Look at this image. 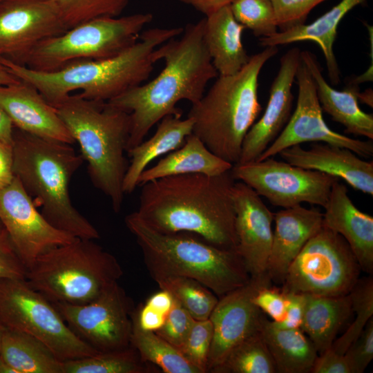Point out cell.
Segmentation results:
<instances>
[{
  "mask_svg": "<svg viewBox=\"0 0 373 373\" xmlns=\"http://www.w3.org/2000/svg\"><path fill=\"white\" fill-rule=\"evenodd\" d=\"M70 145L14 127L13 173L50 224L75 238L97 240L99 231L70 200V182L84 159Z\"/></svg>",
  "mask_w": 373,
  "mask_h": 373,
  "instance_id": "obj_4",
  "label": "cell"
},
{
  "mask_svg": "<svg viewBox=\"0 0 373 373\" xmlns=\"http://www.w3.org/2000/svg\"><path fill=\"white\" fill-rule=\"evenodd\" d=\"M232 195L237 251L251 277L264 275L271 251L274 213L253 189L241 181L235 182Z\"/></svg>",
  "mask_w": 373,
  "mask_h": 373,
  "instance_id": "obj_18",
  "label": "cell"
},
{
  "mask_svg": "<svg viewBox=\"0 0 373 373\" xmlns=\"http://www.w3.org/2000/svg\"><path fill=\"white\" fill-rule=\"evenodd\" d=\"M271 283L267 273L251 277L244 286L220 297L209 317L213 334L207 372L218 366L236 345L260 329L264 316L252 297L261 287Z\"/></svg>",
  "mask_w": 373,
  "mask_h": 373,
  "instance_id": "obj_17",
  "label": "cell"
},
{
  "mask_svg": "<svg viewBox=\"0 0 373 373\" xmlns=\"http://www.w3.org/2000/svg\"><path fill=\"white\" fill-rule=\"evenodd\" d=\"M193 121L182 115H168L158 123L153 135L129 149L126 153L131 162L124 182V194L133 192L138 186L141 173L154 160L181 146L186 138L192 134Z\"/></svg>",
  "mask_w": 373,
  "mask_h": 373,
  "instance_id": "obj_27",
  "label": "cell"
},
{
  "mask_svg": "<svg viewBox=\"0 0 373 373\" xmlns=\"http://www.w3.org/2000/svg\"><path fill=\"white\" fill-rule=\"evenodd\" d=\"M300 52L295 47L281 57L279 70L271 85L265 113L246 134L237 164L258 160L289 121L294 99L291 88L301 61Z\"/></svg>",
  "mask_w": 373,
  "mask_h": 373,
  "instance_id": "obj_19",
  "label": "cell"
},
{
  "mask_svg": "<svg viewBox=\"0 0 373 373\" xmlns=\"http://www.w3.org/2000/svg\"><path fill=\"white\" fill-rule=\"evenodd\" d=\"M245 29L236 20L230 5L204 18V39L218 75H233L248 63L250 57L242 41Z\"/></svg>",
  "mask_w": 373,
  "mask_h": 373,
  "instance_id": "obj_26",
  "label": "cell"
},
{
  "mask_svg": "<svg viewBox=\"0 0 373 373\" xmlns=\"http://www.w3.org/2000/svg\"><path fill=\"white\" fill-rule=\"evenodd\" d=\"M231 170L218 175L188 173L147 182L140 185L135 212L159 232L192 233L219 248L237 251L232 195L236 180Z\"/></svg>",
  "mask_w": 373,
  "mask_h": 373,
  "instance_id": "obj_1",
  "label": "cell"
},
{
  "mask_svg": "<svg viewBox=\"0 0 373 373\" xmlns=\"http://www.w3.org/2000/svg\"><path fill=\"white\" fill-rule=\"evenodd\" d=\"M231 171L236 180L249 186L272 205L283 209L303 202L324 207L333 184L340 180L334 175L296 166L273 157L236 164Z\"/></svg>",
  "mask_w": 373,
  "mask_h": 373,
  "instance_id": "obj_12",
  "label": "cell"
},
{
  "mask_svg": "<svg viewBox=\"0 0 373 373\" xmlns=\"http://www.w3.org/2000/svg\"><path fill=\"white\" fill-rule=\"evenodd\" d=\"M13 133L14 126L11 120L0 108V140L8 145L12 146Z\"/></svg>",
  "mask_w": 373,
  "mask_h": 373,
  "instance_id": "obj_49",
  "label": "cell"
},
{
  "mask_svg": "<svg viewBox=\"0 0 373 373\" xmlns=\"http://www.w3.org/2000/svg\"><path fill=\"white\" fill-rule=\"evenodd\" d=\"M124 222L135 238L155 281L167 277H187L221 297L250 280L245 262L236 250L219 248L192 233L159 232L135 211L127 215Z\"/></svg>",
  "mask_w": 373,
  "mask_h": 373,
  "instance_id": "obj_5",
  "label": "cell"
},
{
  "mask_svg": "<svg viewBox=\"0 0 373 373\" xmlns=\"http://www.w3.org/2000/svg\"><path fill=\"white\" fill-rule=\"evenodd\" d=\"M302 61L309 70L323 111L345 127V133L373 140V115L363 111L358 105L356 84H350L343 90L329 86L325 79L316 56L310 51L300 52Z\"/></svg>",
  "mask_w": 373,
  "mask_h": 373,
  "instance_id": "obj_24",
  "label": "cell"
},
{
  "mask_svg": "<svg viewBox=\"0 0 373 373\" xmlns=\"http://www.w3.org/2000/svg\"><path fill=\"white\" fill-rule=\"evenodd\" d=\"M159 369L142 361L131 345L115 351L63 361V373H155Z\"/></svg>",
  "mask_w": 373,
  "mask_h": 373,
  "instance_id": "obj_33",
  "label": "cell"
},
{
  "mask_svg": "<svg viewBox=\"0 0 373 373\" xmlns=\"http://www.w3.org/2000/svg\"><path fill=\"white\" fill-rule=\"evenodd\" d=\"M0 323L33 336L61 361L98 352L69 328L55 305L23 278H0Z\"/></svg>",
  "mask_w": 373,
  "mask_h": 373,
  "instance_id": "obj_10",
  "label": "cell"
},
{
  "mask_svg": "<svg viewBox=\"0 0 373 373\" xmlns=\"http://www.w3.org/2000/svg\"><path fill=\"white\" fill-rule=\"evenodd\" d=\"M373 92L372 88H368L364 92L358 93V100L361 102L368 105L369 106H373Z\"/></svg>",
  "mask_w": 373,
  "mask_h": 373,
  "instance_id": "obj_51",
  "label": "cell"
},
{
  "mask_svg": "<svg viewBox=\"0 0 373 373\" xmlns=\"http://www.w3.org/2000/svg\"><path fill=\"white\" fill-rule=\"evenodd\" d=\"M204 19L187 25L181 37L155 50L164 67L149 82L132 88L108 101L127 111L131 131L126 152L144 141L151 128L168 115H182L176 107L181 100L191 104L204 94L209 82L218 76L204 39Z\"/></svg>",
  "mask_w": 373,
  "mask_h": 373,
  "instance_id": "obj_2",
  "label": "cell"
},
{
  "mask_svg": "<svg viewBox=\"0 0 373 373\" xmlns=\"http://www.w3.org/2000/svg\"><path fill=\"white\" fill-rule=\"evenodd\" d=\"M12 146L0 140V189L14 179Z\"/></svg>",
  "mask_w": 373,
  "mask_h": 373,
  "instance_id": "obj_47",
  "label": "cell"
},
{
  "mask_svg": "<svg viewBox=\"0 0 373 373\" xmlns=\"http://www.w3.org/2000/svg\"><path fill=\"white\" fill-rule=\"evenodd\" d=\"M67 29L101 17H118L128 0H52Z\"/></svg>",
  "mask_w": 373,
  "mask_h": 373,
  "instance_id": "obj_37",
  "label": "cell"
},
{
  "mask_svg": "<svg viewBox=\"0 0 373 373\" xmlns=\"http://www.w3.org/2000/svg\"><path fill=\"white\" fill-rule=\"evenodd\" d=\"M52 303L73 332L97 352L119 350L131 345L135 308L118 282L87 303Z\"/></svg>",
  "mask_w": 373,
  "mask_h": 373,
  "instance_id": "obj_13",
  "label": "cell"
},
{
  "mask_svg": "<svg viewBox=\"0 0 373 373\" xmlns=\"http://www.w3.org/2000/svg\"><path fill=\"white\" fill-rule=\"evenodd\" d=\"M19 80L9 73L6 68L0 64V85H10L18 82Z\"/></svg>",
  "mask_w": 373,
  "mask_h": 373,
  "instance_id": "obj_50",
  "label": "cell"
},
{
  "mask_svg": "<svg viewBox=\"0 0 373 373\" xmlns=\"http://www.w3.org/2000/svg\"><path fill=\"white\" fill-rule=\"evenodd\" d=\"M152 20V14L146 12L86 21L41 41L24 66L53 71L75 61L112 57L135 44Z\"/></svg>",
  "mask_w": 373,
  "mask_h": 373,
  "instance_id": "obj_9",
  "label": "cell"
},
{
  "mask_svg": "<svg viewBox=\"0 0 373 373\" xmlns=\"http://www.w3.org/2000/svg\"><path fill=\"white\" fill-rule=\"evenodd\" d=\"M230 8L236 20L255 37H266L278 32L271 0H234Z\"/></svg>",
  "mask_w": 373,
  "mask_h": 373,
  "instance_id": "obj_38",
  "label": "cell"
},
{
  "mask_svg": "<svg viewBox=\"0 0 373 373\" xmlns=\"http://www.w3.org/2000/svg\"><path fill=\"white\" fill-rule=\"evenodd\" d=\"M131 345L141 359L165 373H200L175 347L155 332L140 329L132 321Z\"/></svg>",
  "mask_w": 373,
  "mask_h": 373,
  "instance_id": "obj_32",
  "label": "cell"
},
{
  "mask_svg": "<svg viewBox=\"0 0 373 373\" xmlns=\"http://www.w3.org/2000/svg\"><path fill=\"white\" fill-rule=\"evenodd\" d=\"M5 329L6 327L0 323V347H1V338H2Z\"/></svg>",
  "mask_w": 373,
  "mask_h": 373,
  "instance_id": "obj_53",
  "label": "cell"
},
{
  "mask_svg": "<svg viewBox=\"0 0 373 373\" xmlns=\"http://www.w3.org/2000/svg\"><path fill=\"white\" fill-rule=\"evenodd\" d=\"M361 269L346 240L323 225L289 266L283 292L324 296L348 294Z\"/></svg>",
  "mask_w": 373,
  "mask_h": 373,
  "instance_id": "obj_11",
  "label": "cell"
},
{
  "mask_svg": "<svg viewBox=\"0 0 373 373\" xmlns=\"http://www.w3.org/2000/svg\"><path fill=\"white\" fill-rule=\"evenodd\" d=\"M0 373H16L15 371L10 367L1 357H0Z\"/></svg>",
  "mask_w": 373,
  "mask_h": 373,
  "instance_id": "obj_52",
  "label": "cell"
},
{
  "mask_svg": "<svg viewBox=\"0 0 373 373\" xmlns=\"http://www.w3.org/2000/svg\"><path fill=\"white\" fill-rule=\"evenodd\" d=\"M0 222L27 269L48 249L77 238L50 224L16 177L0 189Z\"/></svg>",
  "mask_w": 373,
  "mask_h": 373,
  "instance_id": "obj_15",
  "label": "cell"
},
{
  "mask_svg": "<svg viewBox=\"0 0 373 373\" xmlns=\"http://www.w3.org/2000/svg\"><path fill=\"white\" fill-rule=\"evenodd\" d=\"M278 155L292 165L334 175L352 188L373 195V162L360 158L347 148L316 142L309 149L294 145Z\"/></svg>",
  "mask_w": 373,
  "mask_h": 373,
  "instance_id": "obj_21",
  "label": "cell"
},
{
  "mask_svg": "<svg viewBox=\"0 0 373 373\" xmlns=\"http://www.w3.org/2000/svg\"><path fill=\"white\" fill-rule=\"evenodd\" d=\"M0 108L19 130L48 140L75 142L56 108L26 82L0 85Z\"/></svg>",
  "mask_w": 373,
  "mask_h": 373,
  "instance_id": "obj_20",
  "label": "cell"
},
{
  "mask_svg": "<svg viewBox=\"0 0 373 373\" xmlns=\"http://www.w3.org/2000/svg\"><path fill=\"white\" fill-rule=\"evenodd\" d=\"M323 225L340 234L348 243L361 271L373 272V217L359 210L339 180L332 188L323 207Z\"/></svg>",
  "mask_w": 373,
  "mask_h": 373,
  "instance_id": "obj_23",
  "label": "cell"
},
{
  "mask_svg": "<svg viewBox=\"0 0 373 373\" xmlns=\"http://www.w3.org/2000/svg\"><path fill=\"white\" fill-rule=\"evenodd\" d=\"M27 268L15 249L0 222V278L26 279Z\"/></svg>",
  "mask_w": 373,
  "mask_h": 373,
  "instance_id": "obj_44",
  "label": "cell"
},
{
  "mask_svg": "<svg viewBox=\"0 0 373 373\" xmlns=\"http://www.w3.org/2000/svg\"><path fill=\"white\" fill-rule=\"evenodd\" d=\"M0 357L16 373H63V361L39 339L6 328Z\"/></svg>",
  "mask_w": 373,
  "mask_h": 373,
  "instance_id": "obj_31",
  "label": "cell"
},
{
  "mask_svg": "<svg viewBox=\"0 0 373 373\" xmlns=\"http://www.w3.org/2000/svg\"><path fill=\"white\" fill-rule=\"evenodd\" d=\"M278 51L277 46L265 47L238 73L218 75L189 111L187 117L193 121L192 133L233 165L238 162L243 140L262 110L258 97L260 70Z\"/></svg>",
  "mask_w": 373,
  "mask_h": 373,
  "instance_id": "obj_6",
  "label": "cell"
},
{
  "mask_svg": "<svg viewBox=\"0 0 373 373\" xmlns=\"http://www.w3.org/2000/svg\"><path fill=\"white\" fill-rule=\"evenodd\" d=\"M351 373H363L373 358V318L344 353Z\"/></svg>",
  "mask_w": 373,
  "mask_h": 373,
  "instance_id": "obj_42",
  "label": "cell"
},
{
  "mask_svg": "<svg viewBox=\"0 0 373 373\" xmlns=\"http://www.w3.org/2000/svg\"><path fill=\"white\" fill-rule=\"evenodd\" d=\"M296 79L298 98L296 108L280 133L258 160L278 155L282 150L305 142H323L345 147L363 157L373 155V143L334 131L325 123L313 77L302 61Z\"/></svg>",
  "mask_w": 373,
  "mask_h": 373,
  "instance_id": "obj_14",
  "label": "cell"
},
{
  "mask_svg": "<svg viewBox=\"0 0 373 373\" xmlns=\"http://www.w3.org/2000/svg\"><path fill=\"white\" fill-rule=\"evenodd\" d=\"M354 321L344 334L335 339L332 348L344 354L349 346L359 336L367 322L373 316V280L372 277L359 278L349 293Z\"/></svg>",
  "mask_w": 373,
  "mask_h": 373,
  "instance_id": "obj_36",
  "label": "cell"
},
{
  "mask_svg": "<svg viewBox=\"0 0 373 373\" xmlns=\"http://www.w3.org/2000/svg\"><path fill=\"white\" fill-rule=\"evenodd\" d=\"M366 0H342L336 6L309 24H301L284 31H278L259 39L262 46H278L297 41H311L316 43L325 57L328 76L331 82H340V70L334 53V43L338 26L343 17L354 8Z\"/></svg>",
  "mask_w": 373,
  "mask_h": 373,
  "instance_id": "obj_25",
  "label": "cell"
},
{
  "mask_svg": "<svg viewBox=\"0 0 373 373\" xmlns=\"http://www.w3.org/2000/svg\"><path fill=\"white\" fill-rule=\"evenodd\" d=\"M305 295L300 329L318 354L330 348L342 326L352 313L350 294L339 296Z\"/></svg>",
  "mask_w": 373,
  "mask_h": 373,
  "instance_id": "obj_29",
  "label": "cell"
},
{
  "mask_svg": "<svg viewBox=\"0 0 373 373\" xmlns=\"http://www.w3.org/2000/svg\"><path fill=\"white\" fill-rule=\"evenodd\" d=\"M275 227L267 273L272 282L282 284L287 269L307 241L323 225V213L301 204L274 213Z\"/></svg>",
  "mask_w": 373,
  "mask_h": 373,
  "instance_id": "obj_22",
  "label": "cell"
},
{
  "mask_svg": "<svg viewBox=\"0 0 373 373\" xmlns=\"http://www.w3.org/2000/svg\"><path fill=\"white\" fill-rule=\"evenodd\" d=\"M94 240L75 238L48 249L27 269L26 281L52 303L91 301L123 275L117 259Z\"/></svg>",
  "mask_w": 373,
  "mask_h": 373,
  "instance_id": "obj_8",
  "label": "cell"
},
{
  "mask_svg": "<svg viewBox=\"0 0 373 373\" xmlns=\"http://www.w3.org/2000/svg\"><path fill=\"white\" fill-rule=\"evenodd\" d=\"M311 373H351L344 354H339L332 347L318 354Z\"/></svg>",
  "mask_w": 373,
  "mask_h": 373,
  "instance_id": "obj_45",
  "label": "cell"
},
{
  "mask_svg": "<svg viewBox=\"0 0 373 373\" xmlns=\"http://www.w3.org/2000/svg\"><path fill=\"white\" fill-rule=\"evenodd\" d=\"M325 0H271L280 31L305 23L310 11Z\"/></svg>",
  "mask_w": 373,
  "mask_h": 373,
  "instance_id": "obj_41",
  "label": "cell"
},
{
  "mask_svg": "<svg viewBox=\"0 0 373 373\" xmlns=\"http://www.w3.org/2000/svg\"><path fill=\"white\" fill-rule=\"evenodd\" d=\"M188 4L205 17L216 11L222 7L230 5L234 0H179Z\"/></svg>",
  "mask_w": 373,
  "mask_h": 373,
  "instance_id": "obj_48",
  "label": "cell"
},
{
  "mask_svg": "<svg viewBox=\"0 0 373 373\" xmlns=\"http://www.w3.org/2000/svg\"><path fill=\"white\" fill-rule=\"evenodd\" d=\"M288 303L284 319L279 323H271L281 329H300L305 307V295L300 294H285Z\"/></svg>",
  "mask_w": 373,
  "mask_h": 373,
  "instance_id": "obj_46",
  "label": "cell"
},
{
  "mask_svg": "<svg viewBox=\"0 0 373 373\" xmlns=\"http://www.w3.org/2000/svg\"><path fill=\"white\" fill-rule=\"evenodd\" d=\"M233 167V164L210 151L194 134L184 144L171 151L155 165L146 169L138 179V186L155 179L174 175L202 173L218 175Z\"/></svg>",
  "mask_w": 373,
  "mask_h": 373,
  "instance_id": "obj_28",
  "label": "cell"
},
{
  "mask_svg": "<svg viewBox=\"0 0 373 373\" xmlns=\"http://www.w3.org/2000/svg\"><path fill=\"white\" fill-rule=\"evenodd\" d=\"M260 332L278 373H311L318 353L300 329H281L265 317Z\"/></svg>",
  "mask_w": 373,
  "mask_h": 373,
  "instance_id": "obj_30",
  "label": "cell"
},
{
  "mask_svg": "<svg viewBox=\"0 0 373 373\" xmlns=\"http://www.w3.org/2000/svg\"><path fill=\"white\" fill-rule=\"evenodd\" d=\"M260 329L236 345L211 373H276Z\"/></svg>",
  "mask_w": 373,
  "mask_h": 373,
  "instance_id": "obj_34",
  "label": "cell"
},
{
  "mask_svg": "<svg viewBox=\"0 0 373 373\" xmlns=\"http://www.w3.org/2000/svg\"><path fill=\"white\" fill-rule=\"evenodd\" d=\"M182 28H154L142 32L138 41L112 57L71 63L53 71H39L0 58L6 70L19 80L35 87L56 106L74 91L80 97L108 102L142 84L157 61L155 50L180 35Z\"/></svg>",
  "mask_w": 373,
  "mask_h": 373,
  "instance_id": "obj_3",
  "label": "cell"
},
{
  "mask_svg": "<svg viewBox=\"0 0 373 373\" xmlns=\"http://www.w3.org/2000/svg\"><path fill=\"white\" fill-rule=\"evenodd\" d=\"M155 282L168 291L195 320L209 318L218 302L217 296L200 282L187 277L173 276Z\"/></svg>",
  "mask_w": 373,
  "mask_h": 373,
  "instance_id": "obj_35",
  "label": "cell"
},
{
  "mask_svg": "<svg viewBox=\"0 0 373 373\" xmlns=\"http://www.w3.org/2000/svg\"><path fill=\"white\" fill-rule=\"evenodd\" d=\"M195 319L175 299L164 325L155 333L180 350Z\"/></svg>",
  "mask_w": 373,
  "mask_h": 373,
  "instance_id": "obj_40",
  "label": "cell"
},
{
  "mask_svg": "<svg viewBox=\"0 0 373 373\" xmlns=\"http://www.w3.org/2000/svg\"><path fill=\"white\" fill-rule=\"evenodd\" d=\"M4 1H6V0H0V3H2Z\"/></svg>",
  "mask_w": 373,
  "mask_h": 373,
  "instance_id": "obj_54",
  "label": "cell"
},
{
  "mask_svg": "<svg viewBox=\"0 0 373 373\" xmlns=\"http://www.w3.org/2000/svg\"><path fill=\"white\" fill-rule=\"evenodd\" d=\"M87 162L95 188L107 196L115 213L120 211L128 162L124 156L131 131L130 113L108 102L69 95L55 106Z\"/></svg>",
  "mask_w": 373,
  "mask_h": 373,
  "instance_id": "obj_7",
  "label": "cell"
},
{
  "mask_svg": "<svg viewBox=\"0 0 373 373\" xmlns=\"http://www.w3.org/2000/svg\"><path fill=\"white\" fill-rule=\"evenodd\" d=\"M213 334L209 318L195 320L180 351L200 373H207V363Z\"/></svg>",
  "mask_w": 373,
  "mask_h": 373,
  "instance_id": "obj_39",
  "label": "cell"
},
{
  "mask_svg": "<svg viewBox=\"0 0 373 373\" xmlns=\"http://www.w3.org/2000/svg\"><path fill=\"white\" fill-rule=\"evenodd\" d=\"M252 302L262 312L269 315L271 321L279 323L284 319L288 300L281 289L271 285L261 287L252 297Z\"/></svg>",
  "mask_w": 373,
  "mask_h": 373,
  "instance_id": "obj_43",
  "label": "cell"
},
{
  "mask_svg": "<svg viewBox=\"0 0 373 373\" xmlns=\"http://www.w3.org/2000/svg\"><path fill=\"white\" fill-rule=\"evenodd\" d=\"M66 30L52 0H6L0 3V58L24 66L39 44Z\"/></svg>",
  "mask_w": 373,
  "mask_h": 373,
  "instance_id": "obj_16",
  "label": "cell"
}]
</instances>
